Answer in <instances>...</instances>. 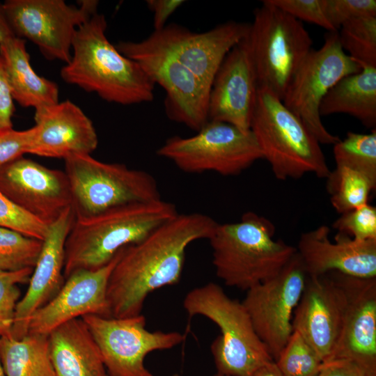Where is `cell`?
I'll use <instances>...</instances> for the list:
<instances>
[{"mask_svg":"<svg viewBox=\"0 0 376 376\" xmlns=\"http://www.w3.org/2000/svg\"><path fill=\"white\" fill-rule=\"evenodd\" d=\"M14 102L0 57V130L13 128Z\"/></svg>","mask_w":376,"mask_h":376,"instance_id":"obj_39","label":"cell"},{"mask_svg":"<svg viewBox=\"0 0 376 376\" xmlns=\"http://www.w3.org/2000/svg\"><path fill=\"white\" fill-rule=\"evenodd\" d=\"M275 362L284 376H316L323 363L315 350L293 331Z\"/></svg>","mask_w":376,"mask_h":376,"instance_id":"obj_32","label":"cell"},{"mask_svg":"<svg viewBox=\"0 0 376 376\" xmlns=\"http://www.w3.org/2000/svg\"><path fill=\"white\" fill-rule=\"evenodd\" d=\"M361 70V65L343 49L338 31L328 32L324 44L310 52L288 86L283 104L303 121L320 144L334 145L340 139L322 122V101L338 81Z\"/></svg>","mask_w":376,"mask_h":376,"instance_id":"obj_10","label":"cell"},{"mask_svg":"<svg viewBox=\"0 0 376 376\" xmlns=\"http://www.w3.org/2000/svg\"><path fill=\"white\" fill-rule=\"evenodd\" d=\"M189 318L200 315L214 322L221 334L210 350L217 373L226 376H250L274 360L258 336L242 302L229 297L210 282L190 290L183 300Z\"/></svg>","mask_w":376,"mask_h":376,"instance_id":"obj_6","label":"cell"},{"mask_svg":"<svg viewBox=\"0 0 376 376\" xmlns=\"http://www.w3.org/2000/svg\"><path fill=\"white\" fill-rule=\"evenodd\" d=\"M81 318L100 350L108 376H153L144 365L148 354L171 349L185 338L177 331L147 330L141 314L123 318L86 315Z\"/></svg>","mask_w":376,"mask_h":376,"instance_id":"obj_12","label":"cell"},{"mask_svg":"<svg viewBox=\"0 0 376 376\" xmlns=\"http://www.w3.org/2000/svg\"><path fill=\"white\" fill-rule=\"evenodd\" d=\"M98 1H80L78 6L63 0H6L3 3L15 36L34 43L48 60L68 63L77 29L97 13Z\"/></svg>","mask_w":376,"mask_h":376,"instance_id":"obj_11","label":"cell"},{"mask_svg":"<svg viewBox=\"0 0 376 376\" xmlns=\"http://www.w3.org/2000/svg\"><path fill=\"white\" fill-rule=\"evenodd\" d=\"M336 167H347L367 175L376 183V130L368 134L352 132L334 145Z\"/></svg>","mask_w":376,"mask_h":376,"instance_id":"obj_29","label":"cell"},{"mask_svg":"<svg viewBox=\"0 0 376 376\" xmlns=\"http://www.w3.org/2000/svg\"><path fill=\"white\" fill-rule=\"evenodd\" d=\"M316 376H368L357 363L348 360H334L323 363Z\"/></svg>","mask_w":376,"mask_h":376,"instance_id":"obj_41","label":"cell"},{"mask_svg":"<svg viewBox=\"0 0 376 376\" xmlns=\"http://www.w3.org/2000/svg\"><path fill=\"white\" fill-rule=\"evenodd\" d=\"M123 249L100 269L78 270L69 275L56 295L33 313L28 333L48 335L60 325L86 315L110 317L108 281Z\"/></svg>","mask_w":376,"mask_h":376,"instance_id":"obj_20","label":"cell"},{"mask_svg":"<svg viewBox=\"0 0 376 376\" xmlns=\"http://www.w3.org/2000/svg\"><path fill=\"white\" fill-rule=\"evenodd\" d=\"M172 376H180L178 374H174Z\"/></svg>","mask_w":376,"mask_h":376,"instance_id":"obj_46","label":"cell"},{"mask_svg":"<svg viewBox=\"0 0 376 376\" xmlns=\"http://www.w3.org/2000/svg\"><path fill=\"white\" fill-rule=\"evenodd\" d=\"M332 227L356 240H376V207L367 203L340 214Z\"/></svg>","mask_w":376,"mask_h":376,"instance_id":"obj_34","label":"cell"},{"mask_svg":"<svg viewBox=\"0 0 376 376\" xmlns=\"http://www.w3.org/2000/svg\"><path fill=\"white\" fill-rule=\"evenodd\" d=\"M0 226L43 241L49 226L26 213L0 191Z\"/></svg>","mask_w":376,"mask_h":376,"instance_id":"obj_35","label":"cell"},{"mask_svg":"<svg viewBox=\"0 0 376 376\" xmlns=\"http://www.w3.org/2000/svg\"><path fill=\"white\" fill-rule=\"evenodd\" d=\"M30 154L54 158L91 155L98 144L91 119L70 100L35 110Z\"/></svg>","mask_w":376,"mask_h":376,"instance_id":"obj_23","label":"cell"},{"mask_svg":"<svg viewBox=\"0 0 376 376\" xmlns=\"http://www.w3.org/2000/svg\"><path fill=\"white\" fill-rule=\"evenodd\" d=\"M269 1L299 21L315 24L329 32L336 31L326 17L324 0H269Z\"/></svg>","mask_w":376,"mask_h":376,"instance_id":"obj_37","label":"cell"},{"mask_svg":"<svg viewBox=\"0 0 376 376\" xmlns=\"http://www.w3.org/2000/svg\"><path fill=\"white\" fill-rule=\"evenodd\" d=\"M218 223L201 213L178 214L139 242L123 249L109 279L110 317L141 314L150 293L179 282L187 247L209 240Z\"/></svg>","mask_w":376,"mask_h":376,"instance_id":"obj_1","label":"cell"},{"mask_svg":"<svg viewBox=\"0 0 376 376\" xmlns=\"http://www.w3.org/2000/svg\"><path fill=\"white\" fill-rule=\"evenodd\" d=\"M103 14L95 13L77 30L70 61L61 77L102 99L123 105L151 102L155 84L141 65L122 54L106 36Z\"/></svg>","mask_w":376,"mask_h":376,"instance_id":"obj_2","label":"cell"},{"mask_svg":"<svg viewBox=\"0 0 376 376\" xmlns=\"http://www.w3.org/2000/svg\"><path fill=\"white\" fill-rule=\"evenodd\" d=\"M157 154L191 173L212 171L236 175L263 159L251 130L208 120L194 136L169 138Z\"/></svg>","mask_w":376,"mask_h":376,"instance_id":"obj_9","label":"cell"},{"mask_svg":"<svg viewBox=\"0 0 376 376\" xmlns=\"http://www.w3.org/2000/svg\"><path fill=\"white\" fill-rule=\"evenodd\" d=\"M250 376H284L275 361L266 363L256 369Z\"/></svg>","mask_w":376,"mask_h":376,"instance_id":"obj_43","label":"cell"},{"mask_svg":"<svg viewBox=\"0 0 376 376\" xmlns=\"http://www.w3.org/2000/svg\"><path fill=\"white\" fill-rule=\"evenodd\" d=\"M327 180L331 205L339 214L368 203L370 192L376 187L367 175L347 167L331 171Z\"/></svg>","mask_w":376,"mask_h":376,"instance_id":"obj_28","label":"cell"},{"mask_svg":"<svg viewBox=\"0 0 376 376\" xmlns=\"http://www.w3.org/2000/svg\"><path fill=\"white\" fill-rule=\"evenodd\" d=\"M330 229L322 225L302 233L296 248L307 276L330 272L359 278H376V240L359 241L337 233L335 242Z\"/></svg>","mask_w":376,"mask_h":376,"instance_id":"obj_21","label":"cell"},{"mask_svg":"<svg viewBox=\"0 0 376 376\" xmlns=\"http://www.w3.org/2000/svg\"><path fill=\"white\" fill-rule=\"evenodd\" d=\"M275 226L253 212L216 226L208 240L217 276L230 287L248 290L277 276L295 255L294 246L274 240Z\"/></svg>","mask_w":376,"mask_h":376,"instance_id":"obj_4","label":"cell"},{"mask_svg":"<svg viewBox=\"0 0 376 376\" xmlns=\"http://www.w3.org/2000/svg\"><path fill=\"white\" fill-rule=\"evenodd\" d=\"M185 1L183 0H148V8L153 13L154 31L162 29L168 19Z\"/></svg>","mask_w":376,"mask_h":376,"instance_id":"obj_40","label":"cell"},{"mask_svg":"<svg viewBox=\"0 0 376 376\" xmlns=\"http://www.w3.org/2000/svg\"><path fill=\"white\" fill-rule=\"evenodd\" d=\"M178 214L173 203L160 198L75 219L65 243V279L78 270L107 265L123 249L139 242Z\"/></svg>","mask_w":376,"mask_h":376,"instance_id":"obj_3","label":"cell"},{"mask_svg":"<svg viewBox=\"0 0 376 376\" xmlns=\"http://www.w3.org/2000/svg\"><path fill=\"white\" fill-rule=\"evenodd\" d=\"M33 134V127L24 130H0V167L29 153Z\"/></svg>","mask_w":376,"mask_h":376,"instance_id":"obj_38","label":"cell"},{"mask_svg":"<svg viewBox=\"0 0 376 376\" xmlns=\"http://www.w3.org/2000/svg\"><path fill=\"white\" fill-rule=\"evenodd\" d=\"M250 130L278 180L298 179L306 173L329 176L331 171L317 138L267 89L258 88Z\"/></svg>","mask_w":376,"mask_h":376,"instance_id":"obj_5","label":"cell"},{"mask_svg":"<svg viewBox=\"0 0 376 376\" xmlns=\"http://www.w3.org/2000/svg\"><path fill=\"white\" fill-rule=\"evenodd\" d=\"M15 36L6 15L3 3L0 2V45Z\"/></svg>","mask_w":376,"mask_h":376,"instance_id":"obj_42","label":"cell"},{"mask_svg":"<svg viewBox=\"0 0 376 376\" xmlns=\"http://www.w3.org/2000/svg\"><path fill=\"white\" fill-rule=\"evenodd\" d=\"M0 376H6V375H5V373H4V371H3V368H2V365H1V361H0Z\"/></svg>","mask_w":376,"mask_h":376,"instance_id":"obj_44","label":"cell"},{"mask_svg":"<svg viewBox=\"0 0 376 376\" xmlns=\"http://www.w3.org/2000/svg\"><path fill=\"white\" fill-rule=\"evenodd\" d=\"M42 246V240L0 226V269L34 268Z\"/></svg>","mask_w":376,"mask_h":376,"instance_id":"obj_31","label":"cell"},{"mask_svg":"<svg viewBox=\"0 0 376 376\" xmlns=\"http://www.w3.org/2000/svg\"><path fill=\"white\" fill-rule=\"evenodd\" d=\"M0 57L14 101L35 110L59 102L57 84L32 68L25 40L14 36L1 44Z\"/></svg>","mask_w":376,"mask_h":376,"instance_id":"obj_25","label":"cell"},{"mask_svg":"<svg viewBox=\"0 0 376 376\" xmlns=\"http://www.w3.org/2000/svg\"><path fill=\"white\" fill-rule=\"evenodd\" d=\"M250 24L229 21L202 33L171 24L154 31L141 42L165 52L195 74L210 89L230 50L246 38Z\"/></svg>","mask_w":376,"mask_h":376,"instance_id":"obj_15","label":"cell"},{"mask_svg":"<svg viewBox=\"0 0 376 376\" xmlns=\"http://www.w3.org/2000/svg\"><path fill=\"white\" fill-rule=\"evenodd\" d=\"M340 44L360 65L376 67V16L356 18L338 31Z\"/></svg>","mask_w":376,"mask_h":376,"instance_id":"obj_30","label":"cell"},{"mask_svg":"<svg viewBox=\"0 0 376 376\" xmlns=\"http://www.w3.org/2000/svg\"><path fill=\"white\" fill-rule=\"evenodd\" d=\"M75 219L71 207L49 226L27 290L16 306L11 331L14 338L21 339L28 334L33 313L54 297L63 287L65 281V243Z\"/></svg>","mask_w":376,"mask_h":376,"instance_id":"obj_22","label":"cell"},{"mask_svg":"<svg viewBox=\"0 0 376 376\" xmlns=\"http://www.w3.org/2000/svg\"><path fill=\"white\" fill-rule=\"evenodd\" d=\"M307 275L297 254L275 277L249 289L242 301L274 361L292 333V316Z\"/></svg>","mask_w":376,"mask_h":376,"instance_id":"obj_14","label":"cell"},{"mask_svg":"<svg viewBox=\"0 0 376 376\" xmlns=\"http://www.w3.org/2000/svg\"><path fill=\"white\" fill-rule=\"evenodd\" d=\"M346 301L337 272L307 276L293 313L292 330L306 340L323 363L330 361L338 342Z\"/></svg>","mask_w":376,"mask_h":376,"instance_id":"obj_17","label":"cell"},{"mask_svg":"<svg viewBox=\"0 0 376 376\" xmlns=\"http://www.w3.org/2000/svg\"><path fill=\"white\" fill-rule=\"evenodd\" d=\"M0 361L6 376H56L48 335L28 333L21 339L0 336Z\"/></svg>","mask_w":376,"mask_h":376,"instance_id":"obj_27","label":"cell"},{"mask_svg":"<svg viewBox=\"0 0 376 376\" xmlns=\"http://www.w3.org/2000/svg\"><path fill=\"white\" fill-rule=\"evenodd\" d=\"M64 161L75 219L161 198L156 180L146 171L103 162L91 155H75Z\"/></svg>","mask_w":376,"mask_h":376,"instance_id":"obj_8","label":"cell"},{"mask_svg":"<svg viewBox=\"0 0 376 376\" xmlns=\"http://www.w3.org/2000/svg\"><path fill=\"white\" fill-rule=\"evenodd\" d=\"M246 40L258 88L282 100L313 49L310 34L301 21L265 0L254 10Z\"/></svg>","mask_w":376,"mask_h":376,"instance_id":"obj_7","label":"cell"},{"mask_svg":"<svg viewBox=\"0 0 376 376\" xmlns=\"http://www.w3.org/2000/svg\"><path fill=\"white\" fill-rule=\"evenodd\" d=\"M0 191L48 226L72 207L65 171L47 168L24 156L0 167Z\"/></svg>","mask_w":376,"mask_h":376,"instance_id":"obj_16","label":"cell"},{"mask_svg":"<svg viewBox=\"0 0 376 376\" xmlns=\"http://www.w3.org/2000/svg\"><path fill=\"white\" fill-rule=\"evenodd\" d=\"M33 270L0 269V336H12L15 309L21 295L18 284L29 283Z\"/></svg>","mask_w":376,"mask_h":376,"instance_id":"obj_33","label":"cell"},{"mask_svg":"<svg viewBox=\"0 0 376 376\" xmlns=\"http://www.w3.org/2000/svg\"><path fill=\"white\" fill-rule=\"evenodd\" d=\"M361 70L344 77L324 97L320 116L346 113L365 127H376V67L361 64Z\"/></svg>","mask_w":376,"mask_h":376,"instance_id":"obj_26","label":"cell"},{"mask_svg":"<svg viewBox=\"0 0 376 376\" xmlns=\"http://www.w3.org/2000/svg\"><path fill=\"white\" fill-rule=\"evenodd\" d=\"M338 274L347 301L339 338L329 361L348 360L362 368L368 376H376V278Z\"/></svg>","mask_w":376,"mask_h":376,"instance_id":"obj_19","label":"cell"},{"mask_svg":"<svg viewBox=\"0 0 376 376\" xmlns=\"http://www.w3.org/2000/svg\"><path fill=\"white\" fill-rule=\"evenodd\" d=\"M214 376H226V375L217 373Z\"/></svg>","mask_w":376,"mask_h":376,"instance_id":"obj_45","label":"cell"},{"mask_svg":"<svg viewBox=\"0 0 376 376\" xmlns=\"http://www.w3.org/2000/svg\"><path fill=\"white\" fill-rule=\"evenodd\" d=\"M48 339L56 376H108L100 350L81 318L56 327Z\"/></svg>","mask_w":376,"mask_h":376,"instance_id":"obj_24","label":"cell"},{"mask_svg":"<svg viewBox=\"0 0 376 376\" xmlns=\"http://www.w3.org/2000/svg\"><path fill=\"white\" fill-rule=\"evenodd\" d=\"M258 91L246 38L230 50L214 77L208 95V120L250 130Z\"/></svg>","mask_w":376,"mask_h":376,"instance_id":"obj_18","label":"cell"},{"mask_svg":"<svg viewBox=\"0 0 376 376\" xmlns=\"http://www.w3.org/2000/svg\"><path fill=\"white\" fill-rule=\"evenodd\" d=\"M117 49L137 62L155 84L166 93L168 118L198 131L207 121L210 88L172 56L141 41H120Z\"/></svg>","mask_w":376,"mask_h":376,"instance_id":"obj_13","label":"cell"},{"mask_svg":"<svg viewBox=\"0 0 376 376\" xmlns=\"http://www.w3.org/2000/svg\"><path fill=\"white\" fill-rule=\"evenodd\" d=\"M324 4L326 17L336 31L350 20L376 16L375 0H324Z\"/></svg>","mask_w":376,"mask_h":376,"instance_id":"obj_36","label":"cell"}]
</instances>
